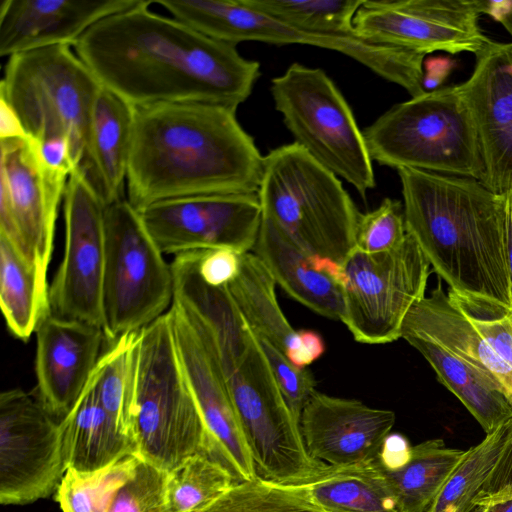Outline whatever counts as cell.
Returning <instances> with one entry per match:
<instances>
[{
  "mask_svg": "<svg viewBox=\"0 0 512 512\" xmlns=\"http://www.w3.org/2000/svg\"><path fill=\"white\" fill-rule=\"evenodd\" d=\"M152 0L111 14L73 46L99 83L132 107L198 102L238 108L260 64L237 45L160 15Z\"/></svg>",
  "mask_w": 512,
  "mask_h": 512,
  "instance_id": "6da1fadb",
  "label": "cell"
},
{
  "mask_svg": "<svg viewBox=\"0 0 512 512\" xmlns=\"http://www.w3.org/2000/svg\"><path fill=\"white\" fill-rule=\"evenodd\" d=\"M263 162L236 109L198 102L133 107L126 199L141 211L175 198L257 193Z\"/></svg>",
  "mask_w": 512,
  "mask_h": 512,
  "instance_id": "7a4b0ae2",
  "label": "cell"
},
{
  "mask_svg": "<svg viewBox=\"0 0 512 512\" xmlns=\"http://www.w3.org/2000/svg\"><path fill=\"white\" fill-rule=\"evenodd\" d=\"M397 173L407 232L449 291L512 309L501 195L469 177Z\"/></svg>",
  "mask_w": 512,
  "mask_h": 512,
  "instance_id": "3957f363",
  "label": "cell"
},
{
  "mask_svg": "<svg viewBox=\"0 0 512 512\" xmlns=\"http://www.w3.org/2000/svg\"><path fill=\"white\" fill-rule=\"evenodd\" d=\"M261 217L310 255L340 265L356 247L361 214L339 178L293 142L264 156Z\"/></svg>",
  "mask_w": 512,
  "mask_h": 512,
  "instance_id": "277c9868",
  "label": "cell"
},
{
  "mask_svg": "<svg viewBox=\"0 0 512 512\" xmlns=\"http://www.w3.org/2000/svg\"><path fill=\"white\" fill-rule=\"evenodd\" d=\"M134 371L136 454L165 472L205 454V424L178 357L168 312L137 333Z\"/></svg>",
  "mask_w": 512,
  "mask_h": 512,
  "instance_id": "5b68a950",
  "label": "cell"
},
{
  "mask_svg": "<svg viewBox=\"0 0 512 512\" xmlns=\"http://www.w3.org/2000/svg\"><path fill=\"white\" fill-rule=\"evenodd\" d=\"M363 134L379 165L484 180L477 132L459 85L392 106Z\"/></svg>",
  "mask_w": 512,
  "mask_h": 512,
  "instance_id": "8992f818",
  "label": "cell"
},
{
  "mask_svg": "<svg viewBox=\"0 0 512 512\" xmlns=\"http://www.w3.org/2000/svg\"><path fill=\"white\" fill-rule=\"evenodd\" d=\"M101 88L71 46L55 45L9 56L0 96L16 111L29 138H67L77 169Z\"/></svg>",
  "mask_w": 512,
  "mask_h": 512,
  "instance_id": "52a82bcc",
  "label": "cell"
},
{
  "mask_svg": "<svg viewBox=\"0 0 512 512\" xmlns=\"http://www.w3.org/2000/svg\"><path fill=\"white\" fill-rule=\"evenodd\" d=\"M173 18L212 38L238 44H305L340 52L412 97L426 92L423 62L426 55L377 44L356 34H320L297 28L247 6L242 0H156Z\"/></svg>",
  "mask_w": 512,
  "mask_h": 512,
  "instance_id": "ba28073f",
  "label": "cell"
},
{
  "mask_svg": "<svg viewBox=\"0 0 512 512\" xmlns=\"http://www.w3.org/2000/svg\"><path fill=\"white\" fill-rule=\"evenodd\" d=\"M271 94L294 142L365 199L376 184L373 160L349 104L332 79L320 68L293 63L272 79Z\"/></svg>",
  "mask_w": 512,
  "mask_h": 512,
  "instance_id": "9c48e42d",
  "label": "cell"
},
{
  "mask_svg": "<svg viewBox=\"0 0 512 512\" xmlns=\"http://www.w3.org/2000/svg\"><path fill=\"white\" fill-rule=\"evenodd\" d=\"M104 224L103 330L111 344L168 312L174 278L171 263L126 198L105 207Z\"/></svg>",
  "mask_w": 512,
  "mask_h": 512,
  "instance_id": "30bf717a",
  "label": "cell"
},
{
  "mask_svg": "<svg viewBox=\"0 0 512 512\" xmlns=\"http://www.w3.org/2000/svg\"><path fill=\"white\" fill-rule=\"evenodd\" d=\"M431 265L417 241L389 251L366 253L356 247L341 265L344 313L341 321L353 338L379 345L401 338L412 306L425 296Z\"/></svg>",
  "mask_w": 512,
  "mask_h": 512,
  "instance_id": "8fae6325",
  "label": "cell"
},
{
  "mask_svg": "<svg viewBox=\"0 0 512 512\" xmlns=\"http://www.w3.org/2000/svg\"><path fill=\"white\" fill-rule=\"evenodd\" d=\"M226 379L258 476L281 485H301L318 476L326 464L308 453L299 422L255 337Z\"/></svg>",
  "mask_w": 512,
  "mask_h": 512,
  "instance_id": "7c38bea8",
  "label": "cell"
},
{
  "mask_svg": "<svg viewBox=\"0 0 512 512\" xmlns=\"http://www.w3.org/2000/svg\"><path fill=\"white\" fill-rule=\"evenodd\" d=\"M0 235L44 272L69 176L50 168L29 137L0 140Z\"/></svg>",
  "mask_w": 512,
  "mask_h": 512,
  "instance_id": "4fadbf2b",
  "label": "cell"
},
{
  "mask_svg": "<svg viewBox=\"0 0 512 512\" xmlns=\"http://www.w3.org/2000/svg\"><path fill=\"white\" fill-rule=\"evenodd\" d=\"M67 468L60 422L37 396L0 395V502L24 505L57 491Z\"/></svg>",
  "mask_w": 512,
  "mask_h": 512,
  "instance_id": "5bb4252c",
  "label": "cell"
},
{
  "mask_svg": "<svg viewBox=\"0 0 512 512\" xmlns=\"http://www.w3.org/2000/svg\"><path fill=\"white\" fill-rule=\"evenodd\" d=\"M489 0H364L353 28L357 36L377 44L427 55L479 53L491 40L479 19Z\"/></svg>",
  "mask_w": 512,
  "mask_h": 512,
  "instance_id": "9a60e30c",
  "label": "cell"
},
{
  "mask_svg": "<svg viewBox=\"0 0 512 512\" xmlns=\"http://www.w3.org/2000/svg\"><path fill=\"white\" fill-rule=\"evenodd\" d=\"M65 248L49 286L51 313L103 329L105 205L76 169L64 194Z\"/></svg>",
  "mask_w": 512,
  "mask_h": 512,
  "instance_id": "2e32d148",
  "label": "cell"
},
{
  "mask_svg": "<svg viewBox=\"0 0 512 512\" xmlns=\"http://www.w3.org/2000/svg\"><path fill=\"white\" fill-rule=\"evenodd\" d=\"M178 357L206 428L205 454L236 482L256 479V467L215 344L177 304L168 310Z\"/></svg>",
  "mask_w": 512,
  "mask_h": 512,
  "instance_id": "e0dca14e",
  "label": "cell"
},
{
  "mask_svg": "<svg viewBox=\"0 0 512 512\" xmlns=\"http://www.w3.org/2000/svg\"><path fill=\"white\" fill-rule=\"evenodd\" d=\"M138 212L161 252L174 256L221 248L252 252L261 225L257 193L175 198Z\"/></svg>",
  "mask_w": 512,
  "mask_h": 512,
  "instance_id": "ac0fdd59",
  "label": "cell"
},
{
  "mask_svg": "<svg viewBox=\"0 0 512 512\" xmlns=\"http://www.w3.org/2000/svg\"><path fill=\"white\" fill-rule=\"evenodd\" d=\"M460 90L470 111L485 168L483 184L512 189V43L490 41L477 53Z\"/></svg>",
  "mask_w": 512,
  "mask_h": 512,
  "instance_id": "d6986e66",
  "label": "cell"
},
{
  "mask_svg": "<svg viewBox=\"0 0 512 512\" xmlns=\"http://www.w3.org/2000/svg\"><path fill=\"white\" fill-rule=\"evenodd\" d=\"M395 421L393 411L315 390L299 425L312 458L330 466H347L376 459Z\"/></svg>",
  "mask_w": 512,
  "mask_h": 512,
  "instance_id": "ffe728a7",
  "label": "cell"
},
{
  "mask_svg": "<svg viewBox=\"0 0 512 512\" xmlns=\"http://www.w3.org/2000/svg\"><path fill=\"white\" fill-rule=\"evenodd\" d=\"M37 397L63 419L86 388L107 341L96 325L47 315L36 329Z\"/></svg>",
  "mask_w": 512,
  "mask_h": 512,
  "instance_id": "44dd1931",
  "label": "cell"
},
{
  "mask_svg": "<svg viewBox=\"0 0 512 512\" xmlns=\"http://www.w3.org/2000/svg\"><path fill=\"white\" fill-rule=\"evenodd\" d=\"M142 0H2L0 56L74 46L101 19Z\"/></svg>",
  "mask_w": 512,
  "mask_h": 512,
  "instance_id": "7402d4cb",
  "label": "cell"
},
{
  "mask_svg": "<svg viewBox=\"0 0 512 512\" xmlns=\"http://www.w3.org/2000/svg\"><path fill=\"white\" fill-rule=\"evenodd\" d=\"M405 336L440 345L483 377L512 405V368L481 336L440 283L409 310L401 329V338Z\"/></svg>",
  "mask_w": 512,
  "mask_h": 512,
  "instance_id": "603a6c76",
  "label": "cell"
},
{
  "mask_svg": "<svg viewBox=\"0 0 512 512\" xmlns=\"http://www.w3.org/2000/svg\"><path fill=\"white\" fill-rule=\"evenodd\" d=\"M201 252L181 253L171 262L173 303L211 337L227 378L244 358L254 335L236 307L227 285L212 286L200 276Z\"/></svg>",
  "mask_w": 512,
  "mask_h": 512,
  "instance_id": "cb8c5ba5",
  "label": "cell"
},
{
  "mask_svg": "<svg viewBox=\"0 0 512 512\" xmlns=\"http://www.w3.org/2000/svg\"><path fill=\"white\" fill-rule=\"evenodd\" d=\"M252 252L293 299L315 313L341 320L344 298L341 284L331 274V260L310 255L276 225L261 217Z\"/></svg>",
  "mask_w": 512,
  "mask_h": 512,
  "instance_id": "d4e9b609",
  "label": "cell"
},
{
  "mask_svg": "<svg viewBox=\"0 0 512 512\" xmlns=\"http://www.w3.org/2000/svg\"><path fill=\"white\" fill-rule=\"evenodd\" d=\"M132 127L133 107L102 86L77 169L105 206L124 198Z\"/></svg>",
  "mask_w": 512,
  "mask_h": 512,
  "instance_id": "484cf974",
  "label": "cell"
},
{
  "mask_svg": "<svg viewBox=\"0 0 512 512\" xmlns=\"http://www.w3.org/2000/svg\"><path fill=\"white\" fill-rule=\"evenodd\" d=\"M59 422L67 469L94 472L136 454L134 441L100 404L93 376L74 407Z\"/></svg>",
  "mask_w": 512,
  "mask_h": 512,
  "instance_id": "4316f807",
  "label": "cell"
},
{
  "mask_svg": "<svg viewBox=\"0 0 512 512\" xmlns=\"http://www.w3.org/2000/svg\"><path fill=\"white\" fill-rule=\"evenodd\" d=\"M227 287L254 336L276 347L298 367L301 332L287 320L277 300L276 283L253 252L241 254L240 271Z\"/></svg>",
  "mask_w": 512,
  "mask_h": 512,
  "instance_id": "83f0119b",
  "label": "cell"
},
{
  "mask_svg": "<svg viewBox=\"0 0 512 512\" xmlns=\"http://www.w3.org/2000/svg\"><path fill=\"white\" fill-rule=\"evenodd\" d=\"M298 486L323 512H397L378 457L347 466L326 465Z\"/></svg>",
  "mask_w": 512,
  "mask_h": 512,
  "instance_id": "f1b7e54d",
  "label": "cell"
},
{
  "mask_svg": "<svg viewBox=\"0 0 512 512\" xmlns=\"http://www.w3.org/2000/svg\"><path fill=\"white\" fill-rule=\"evenodd\" d=\"M47 272L0 235V306L9 331L27 341L51 313Z\"/></svg>",
  "mask_w": 512,
  "mask_h": 512,
  "instance_id": "f546056e",
  "label": "cell"
},
{
  "mask_svg": "<svg viewBox=\"0 0 512 512\" xmlns=\"http://www.w3.org/2000/svg\"><path fill=\"white\" fill-rule=\"evenodd\" d=\"M465 454L466 450L446 447L442 439H431L412 446L409 460L401 467L381 466L397 512H430Z\"/></svg>",
  "mask_w": 512,
  "mask_h": 512,
  "instance_id": "4dcf8cb0",
  "label": "cell"
},
{
  "mask_svg": "<svg viewBox=\"0 0 512 512\" xmlns=\"http://www.w3.org/2000/svg\"><path fill=\"white\" fill-rule=\"evenodd\" d=\"M403 339L422 354L438 380L462 402L486 434L512 418L508 399L462 360L432 341L415 336Z\"/></svg>",
  "mask_w": 512,
  "mask_h": 512,
  "instance_id": "1f68e13d",
  "label": "cell"
},
{
  "mask_svg": "<svg viewBox=\"0 0 512 512\" xmlns=\"http://www.w3.org/2000/svg\"><path fill=\"white\" fill-rule=\"evenodd\" d=\"M512 443V418L466 454L437 496L430 512H471L475 501Z\"/></svg>",
  "mask_w": 512,
  "mask_h": 512,
  "instance_id": "d6a6232c",
  "label": "cell"
},
{
  "mask_svg": "<svg viewBox=\"0 0 512 512\" xmlns=\"http://www.w3.org/2000/svg\"><path fill=\"white\" fill-rule=\"evenodd\" d=\"M138 332L125 334L111 343L92 374L100 404L133 441L134 343Z\"/></svg>",
  "mask_w": 512,
  "mask_h": 512,
  "instance_id": "836d02e7",
  "label": "cell"
},
{
  "mask_svg": "<svg viewBox=\"0 0 512 512\" xmlns=\"http://www.w3.org/2000/svg\"><path fill=\"white\" fill-rule=\"evenodd\" d=\"M236 483L231 473L204 453L187 458L167 473L165 512H191L223 495Z\"/></svg>",
  "mask_w": 512,
  "mask_h": 512,
  "instance_id": "e575fe53",
  "label": "cell"
},
{
  "mask_svg": "<svg viewBox=\"0 0 512 512\" xmlns=\"http://www.w3.org/2000/svg\"><path fill=\"white\" fill-rule=\"evenodd\" d=\"M247 6L291 24L320 33L355 34L353 20L364 0H242Z\"/></svg>",
  "mask_w": 512,
  "mask_h": 512,
  "instance_id": "d590c367",
  "label": "cell"
},
{
  "mask_svg": "<svg viewBox=\"0 0 512 512\" xmlns=\"http://www.w3.org/2000/svg\"><path fill=\"white\" fill-rule=\"evenodd\" d=\"M139 456L129 454L94 472L67 469L56 491L62 512H107L115 491L135 471Z\"/></svg>",
  "mask_w": 512,
  "mask_h": 512,
  "instance_id": "8d00e7d4",
  "label": "cell"
},
{
  "mask_svg": "<svg viewBox=\"0 0 512 512\" xmlns=\"http://www.w3.org/2000/svg\"><path fill=\"white\" fill-rule=\"evenodd\" d=\"M191 512H323L298 485H281L257 477L236 482L210 504Z\"/></svg>",
  "mask_w": 512,
  "mask_h": 512,
  "instance_id": "74e56055",
  "label": "cell"
},
{
  "mask_svg": "<svg viewBox=\"0 0 512 512\" xmlns=\"http://www.w3.org/2000/svg\"><path fill=\"white\" fill-rule=\"evenodd\" d=\"M167 473L139 457L132 476L112 496L107 512H165Z\"/></svg>",
  "mask_w": 512,
  "mask_h": 512,
  "instance_id": "f35d334b",
  "label": "cell"
},
{
  "mask_svg": "<svg viewBox=\"0 0 512 512\" xmlns=\"http://www.w3.org/2000/svg\"><path fill=\"white\" fill-rule=\"evenodd\" d=\"M408 235L402 203L385 198L374 210L361 214L356 248L366 253L397 248Z\"/></svg>",
  "mask_w": 512,
  "mask_h": 512,
  "instance_id": "ab89813d",
  "label": "cell"
},
{
  "mask_svg": "<svg viewBox=\"0 0 512 512\" xmlns=\"http://www.w3.org/2000/svg\"><path fill=\"white\" fill-rule=\"evenodd\" d=\"M448 294L458 304L476 330L512 368V309L475 298Z\"/></svg>",
  "mask_w": 512,
  "mask_h": 512,
  "instance_id": "60d3db41",
  "label": "cell"
},
{
  "mask_svg": "<svg viewBox=\"0 0 512 512\" xmlns=\"http://www.w3.org/2000/svg\"><path fill=\"white\" fill-rule=\"evenodd\" d=\"M254 337L270 366L285 401L299 422L305 404L316 390V381L313 375L306 368L293 365L280 350L266 340Z\"/></svg>",
  "mask_w": 512,
  "mask_h": 512,
  "instance_id": "b9f144b4",
  "label": "cell"
},
{
  "mask_svg": "<svg viewBox=\"0 0 512 512\" xmlns=\"http://www.w3.org/2000/svg\"><path fill=\"white\" fill-rule=\"evenodd\" d=\"M474 505L471 512H512V443Z\"/></svg>",
  "mask_w": 512,
  "mask_h": 512,
  "instance_id": "7bdbcfd3",
  "label": "cell"
},
{
  "mask_svg": "<svg viewBox=\"0 0 512 512\" xmlns=\"http://www.w3.org/2000/svg\"><path fill=\"white\" fill-rule=\"evenodd\" d=\"M241 254L221 248L202 250L198 270L202 279L212 286H226L240 271Z\"/></svg>",
  "mask_w": 512,
  "mask_h": 512,
  "instance_id": "ee69618b",
  "label": "cell"
},
{
  "mask_svg": "<svg viewBox=\"0 0 512 512\" xmlns=\"http://www.w3.org/2000/svg\"><path fill=\"white\" fill-rule=\"evenodd\" d=\"M43 161L52 169L71 175L76 166L72 159L71 146L67 138L53 137L37 142Z\"/></svg>",
  "mask_w": 512,
  "mask_h": 512,
  "instance_id": "f6af8a7d",
  "label": "cell"
},
{
  "mask_svg": "<svg viewBox=\"0 0 512 512\" xmlns=\"http://www.w3.org/2000/svg\"><path fill=\"white\" fill-rule=\"evenodd\" d=\"M412 446L400 434H389L378 455V461L385 469H396L404 465L410 458Z\"/></svg>",
  "mask_w": 512,
  "mask_h": 512,
  "instance_id": "bcb514c9",
  "label": "cell"
},
{
  "mask_svg": "<svg viewBox=\"0 0 512 512\" xmlns=\"http://www.w3.org/2000/svg\"><path fill=\"white\" fill-rule=\"evenodd\" d=\"M28 135L13 107L0 96V140L25 138Z\"/></svg>",
  "mask_w": 512,
  "mask_h": 512,
  "instance_id": "7dc6e473",
  "label": "cell"
},
{
  "mask_svg": "<svg viewBox=\"0 0 512 512\" xmlns=\"http://www.w3.org/2000/svg\"><path fill=\"white\" fill-rule=\"evenodd\" d=\"M503 207V236L512 303V189L500 194Z\"/></svg>",
  "mask_w": 512,
  "mask_h": 512,
  "instance_id": "c3c4849f",
  "label": "cell"
},
{
  "mask_svg": "<svg viewBox=\"0 0 512 512\" xmlns=\"http://www.w3.org/2000/svg\"><path fill=\"white\" fill-rule=\"evenodd\" d=\"M486 14L501 23L512 36V0H489Z\"/></svg>",
  "mask_w": 512,
  "mask_h": 512,
  "instance_id": "681fc988",
  "label": "cell"
}]
</instances>
